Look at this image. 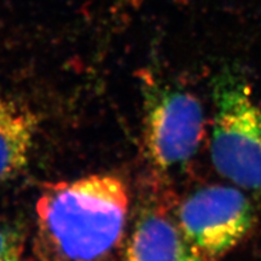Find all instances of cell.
I'll use <instances>...</instances> for the list:
<instances>
[{"label": "cell", "mask_w": 261, "mask_h": 261, "mask_svg": "<svg viewBox=\"0 0 261 261\" xmlns=\"http://www.w3.org/2000/svg\"><path fill=\"white\" fill-rule=\"evenodd\" d=\"M125 261H207L182 233L166 207L146 205L127 240Z\"/></svg>", "instance_id": "cell-5"}, {"label": "cell", "mask_w": 261, "mask_h": 261, "mask_svg": "<svg viewBox=\"0 0 261 261\" xmlns=\"http://www.w3.org/2000/svg\"><path fill=\"white\" fill-rule=\"evenodd\" d=\"M129 192L121 178L93 174L48 182L35 204L39 261H112L123 237Z\"/></svg>", "instance_id": "cell-1"}, {"label": "cell", "mask_w": 261, "mask_h": 261, "mask_svg": "<svg viewBox=\"0 0 261 261\" xmlns=\"http://www.w3.org/2000/svg\"><path fill=\"white\" fill-rule=\"evenodd\" d=\"M38 125V116L28 107L0 97V184L27 166Z\"/></svg>", "instance_id": "cell-6"}, {"label": "cell", "mask_w": 261, "mask_h": 261, "mask_svg": "<svg viewBox=\"0 0 261 261\" xmlns=\"http://www.w3.org/2000/svg\"><path fill=\"white\" fill-rule=\"evenodd\" d=\"M143 145L150 165L161 173L188 163L204 136V113L194 94L178 87L144 84Z\"/></svg>", "instance_id": "cell-3"}, {"label": "cell", "mask_w": 261, "mask_h": 261, "mask_svg": "<svg viewBox=\"0 0 261 261\" xmlns=\"http://www.w3.org/2000/svg\"><path fill=\"white\" fill-rule=\"evenodd\" d=\"M211 155L215 169L237 187L261 190V108L243 77L223 73L213 85Z\"/></svg>", "instance_id": "cell-2"}, {"label": "cell", "mask_w": 261, "mask_h": 261, "mask_svg": "<svg viewBox=\"0 0 261 261\" xmlns=\"http://www.w3.org/2000/svg\"><path fill=\"white\" fill-rule=\"evenodd\" d=\"M19 233L9 226H0V261H19Z\"/></svg>", "instance_id": "cell-7"}, {"label": "cell", "mask_w": 261, "mask_h": 261, "mask_svg": "<svg viewBox=\"0 0 261 261\" xmlns=\"http://www.w3.org/2000/svg\"><path fill=\"white\" fill-rule=\"evenodd\" d=\"M177 220L192 247L210 261L230 252L250 232L255 213L240 189L214 185L189 196Z\"/></svg>", "instance_id": "cell-4"}]
</instances>
